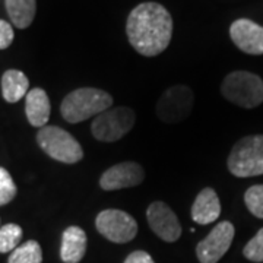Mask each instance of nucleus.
<instances>
[{
	"mask_svg": "<svg viewBox=\"0 0 263 263\" xmlns=\"http://www.w3.org/2000/svg\"><path fill=\"white\" fill-rule=\"evenodd\" d=\"M245 202L247 209L257 218L263 219V184L252 186L246 192Z\"/></svg>",
	"mask_w": 263,
	"mask_h": 263,
	"instance_id": "nucleus-21",
	"label": "nucleus"
},
{
	"mask_svg": "<svg viewBox=\"0 0 263 263\" xmlns=\"http://www.w3.org/2000/svg\"><path fill=\"white\" fill-rule=\"evenodd\" d=\"M13 37H15V34H13L12 25L8 24L6 21L0 19V50L9 47L13 41Z\"/></svg>",
	"mask_w": 263,
	"mask_h": 263,
	"instance_id": "nucleus-23",
	"label": "nucleus"
},
{
	"mask_svg": "<svg viewBox=\"0 0 263 263\" xmlns=\"http://www.w3.org/2000/svg\"><path fill=\"white\" fill-rule=\"evenodd\" d=\"M88 238L81 227L70 226L62 235L60 257L65 263H79L86 253Z\"/></svg>",
	"mask_w": 263,
	"mask_h": 263,
	"instance_id": "nucleus-14",
	"label": "nucleus"
},
{
	"mask_svg": "<svg viewBox=\"0 0 263 263\" xmlns=\"http://www.w3.org/2000/svg\"><path fill=\"white\" fill-rule=\"evenodd\" d=\"M6 10L12 24L19 29L28 28L35 18V0H6Z\"/></svg>",
	"mask_w": 263,
	"mask_h": 263,
	"instance_id": "nucleus-17",
	"label": "nucleus"
},
{
	"mask_svg": "<svg viewBox=\"0 0 263 263\" xmlns=\"http://www.w3.org/2000/svg\"><path fill=\"white\" fill-rule=\"evenodd\" d=\"M95 227L107 240L123 245L132 241L138 234V222L127 212L120 209H105L95 218Z\"/></svg>",
	"mask_w": 263,
	"mask_h": 263,
	"instance_id": "nucleus-8",
	"label": "nucleus"
},
{
	"mask_svg": "<svg viewBox=\"0 0 263 263\" xmlns=\"http://www.w3.org/2000/svg\"><path fill=\"white\" fill-rule=\"evenodd\" d=\"M22 240V228L18 224L0 227V253L13 252Z\"/></svg>",
	"mask_w": 263,
	"mask_h": 263,
	"instance_id": "nucleus-19",
	"label": "nucleus"
},
{
	"mask_svg": "<svg viewBox=\"0 0 263 263\" xmlns=\"http://www.w3.org/2000/svg\"><path fill=\"white\" fill-rule=\"evenodd\" d=\"M37 142L40 148L50 158L63 162L75 164L84 158V149L75 138L62 127L44 126L37 133Z\"/></svg>",
	"mask_w": 263,
	"mask_h": 263,
	"instance_id": "nucleus-5",
	"label": "nucleus"
},
{
	"mask_svg": "<svg viewBox=\"0 0 263 263\" xmlns=\"http://www.w3.org/2000/svg\"><path fill=\"white\" fill-rule=\"evenodd\" d=\"M50 100L47 92L41 88L31 89L25 97V113L34 127H44L50 119Z\"/></svg>",
	"mask_w": 263,
	"mask_h": 263,
	"instance_id": "nucleus-15",
	"label": "nucleus"
},
{
	"mask_svg": "<svg viewBox=\"0 0 263 263\" xmlns=\"http://www.w3.org/2000/svg\"><path fill=\"white\" fill-rule=\"evenodd\" d=\"M146 219L151 230L167 243L177 241L181 235V226L174 211L164 202H152L146 211Z\"/></svg>",
	"mask_w": 263,
	"mask_h": 263,
	"instance_id": "nucleus-10",
	"label": "nucleus"
},
{
	"mask_svg": "<svg viewBox=\"0 0 263 263\" xmlns=\"http://www.w3.org/2000/svg\"><path fill=\"white\" fill-rule=\"evenodd\" d=\"M243 254L246 259H249L252 262H263V228H260L257 231V234L246 245V247L243 249Z\"/></svg>",
	"mask_w": 263,
	"mask_h": 263,
	"instance_id": "nucleus-22",
	"label": "nucleus"
},
{
	"mask_svg": "<svg viewBox=\"0 0 263 263\" xmlns=\"http://www.w3.org/2000/svg\"><path fill=\"white\" fill-rule=\"evenodd\" d=\"M126 32L132 47L139 54L154 57L168 47L173 37V18L162 5L145 2L132 10Z\"/></svg>",
	"mask_w": 263,
	"mask_h": 263,
	"instance_id": "nucleus-1",
	"label": "nucleus"
},
{
	"mask_svg": "<svg viewBox=\"0 0 263 263\" xmlns=\"http://www.w3.org/2000/svg\"><path fill=\"white\" fill-rule=\"evenodd\" d=\"M235 230L230 221H222L196 246V256L200 263H216L228 252L234 240Z\"/></svg>",
	"mask_w": 263,
	"mask_h": 263,
	"instance_id": "nucleus-9",
	"label": "nucleus"
},
{
	"mask_svg": "<svg viewBox=\"0 0 263 263\" xmlns=\"http://www.w3.org/2000/svg\"><path fill=\"white\" fill-rule=\"evenodd\" d=\"M235 177H254L263 174V135L246 136L237 142L227 161Z\"/></svg>",
	"mask_w": 263,
	"mask_h": 263,
	"instance_id": "nucleus-3",
	"label": "nucleus"
},
{
	"mask_svg": "<svg viewBox=\"0 0 263 263\" xmlns=\"http://www.w3.org/2000/svg\"><path fill=\"white\" fill-rule=\"evenodd\" d=\"M43 250L35 240H28L24 245L18 246L9 256L8 263H41Z\"/></svg>",
	"mask_w": 263,
	"mask_h": 263,
	"instance_id": "nucleus-18",
	"label": "nucleus"
},
{
	"mask_svg": "<svg viewBox=\"0 0 263 263\" xmlns=\"http://www.w3.org/2000/svg\"><path fill=\"white\" fill-rule=\"evenodd\" d=\"M16 184L9 174V171L0 167V206L8 205L16 196Z\"/></svg>",
	"mask_w": 263,
	"mask_h": 263,
	"instance_id": "nucleus-20",
	"label": "nucleus"
},
{
	"mask_svg": "<svg viewBox=\"0 0 263 263\" xmlns=\"http://www.w3.org/2000/svg\"><path fill=\"white\" fill-rule=\"evenodd\" d=\"M221 92L233 104L253 108L263 103V81L250 72H231L221 85Z\"/></svg>",
	"mask_w": 263,
	"mask_h": 263,
	"instance_id": "nucleus-4",
	"label": "nucleus"
},
{
	"mask_svg": "<svg viewBox=\"0 0 263 263\" xmlns=\"http://www.w3.org/2000/svg\"><path fill=\"white\" fill-rule=\"evenodd\" d=\"M113 105L108 92L97 88H79L67 94L62 101L60 113L66 122L81 123L97 117Z\"/></svg>",
	"mask_w": 263,
	"mask_h": 263,
	"instance_id": "nucleus-2",
	"label": "nucleus"
},
{
	"mask_svg": "<svg viewBox=\"0 0 263 263\" xmlns=\"http://www.w3.org/2000/svg\"><path fill=\"white\" fill-rule=\"evenodd\" d=\"M219 215H221V203L216 192L211 187L203 189L193 202L192 219L196 224L206 226L216 221Z\"/></svg>",
	"mask_w": 263,
	"mask_h": 263,
	"instance_id": "nucleus-13",
	"label": "nucleus"
},
{
	"mask_svg": "<svg viewBox=\"0 0 263 263\" xmlns=\"http://www.w3.org/2000/svg\"><path fill=\"white\" fill-rule=\"evenodd\" d=\"M136 122L135 111L124 107H110L101 114H98L91 124V132L97 141L116 142L126 136Z\"/></svg>",
	"mask_w": 263,
	"mask_h": 263,
	"instance_id": "nucleus-6",
	"label": "nucleus"
},
{
	"mask_svg": "<svg viewBox=\"0 0 263 263\" xmlns=\"http://www.w3.org/2000/svg\"><path fill=\"white\" fill-rule=\"evenodd\" d=\"M124 263H155V262H154V259L151 257L149 253H146V252H143V250H136V252H133V253H130L127 257H126Z\"/></svg>",
	"mask_w": 263,
	"mask_h": 263,
	"instance_id": "nucleus-24",
	"label": "nucleus"
},
{
	"mask_svg": "<svg viewBox=\"0 0 263 263\" xmlns=\"http://www.w3.org/2000/svg\"><path fill=\"white\" fill-rule=\"evenodd\" d=\"M28 88V78L21 70L10 69L2 76V94L8 103H18L22 97H27Z\"/></svg>",
	"mask_w": 263,
	"mask_h": 263,
	"instance_id": "nucleus-16",
	"label": "nucleus"
},
{
	"mask_svg": "<svg viewBox=\"0 0 263 263\" xmlns=\"http://www.w3.org/2000/svg\"><path fill=\"white\" fill-rule=\"evenodd\" d=\"M195 95L186 85H174L161 95L157 103V116L162 123L176 124L189 117L193 110Z\"/></svg>",
	"mask_w": 263,
	"mask_h": 263,
	"instance_id": "nucleus-7",
	"label": "nucleus"
},
{
	"mask_svg": "<svg viewBox=\"0 0 263 263\" xmlns=\"http://www.w3.org/2000/svg\"><path fill=\"white\" fill-rule=\"evenodd\" d=\"M145 180V171L141 164L126 161L116 164L107 170L100 177V186L104 190H120V189L139 186Z\"/></svg>",
	"mask_w": 263,
	"mask_h": 263,
	"instance_id": "nucleus-11",
	"label": "nucleus"
},
{
	"mask_svg": "<svg viewBox=\"0 0 263 263\" xmlns=\"http://www.w3.org/2000/svg\"><path fill=\"white\" fill-rule=\"evenodd\" d=\"M230 37L247 54H263V28L250 19H237L230 27Z\"/></svg>",
	"mask_w": 263,
	"mask_h": 263,
	"instance_id": "nucleus-12",
	"label": "nucleus"
}]
</instances>
